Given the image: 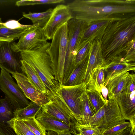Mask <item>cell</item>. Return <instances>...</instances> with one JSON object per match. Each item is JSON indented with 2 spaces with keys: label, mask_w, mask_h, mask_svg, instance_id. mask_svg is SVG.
<instances>
[{
  "label": "cell",
  "mask_w": 135,
  "mask_h": 135,
  "mask_svg": "<svg viewBox=\"0 0 135 135\" xmlns=\"http://www.w3.org/2000/svg\"><path fill=\"white\" fill-rule=\"evenodd\" d=\"M0 25L8 28L15 29L21 28L31 27L38 26V24L31 25H24L20 23L18 21L15 20H10L5 22H0Z\"/></svg>",
  "instance_id": "cell-36"
},
{
  "label": "cell",
  "mask_w": 135,
  "mask_h": 135,
  "mask_svg": "<svg viewBox=\"0 0 135 135\" xmlns=\"http://www.w3.org/2000/svg\"><path fill=\"white\" fill-rule=\"evenodd\" d=\"M41 108V106L31 101L26 107L15 110V118L21 119L35 118Z\"/></svg>",
  "instance_id": "cell-26"
},
{
  "label": "cell",
  "mask_w": 135,
  "mask_h": 135,
  "mask_svg": "<svg viewBox=\"0 0 135 135\" xmlns=\"http://www.w3.org/2000/svg\"><path fill=\"white\" fill-rule=\"evenodd\" d=\"M2 22L1 19L0 17V22ZM3 26L2 25H0V27H2Z\"/></svg>",
  "instance_id": "cell-43"
},
{
  "label": "cell",
  "mask_w": 135,
  "mask_h": 135,
  "mask_svg": "<svg viewBox=\"0 0 135 135\" xmlns=\"http://www.w3.org/2000/svg\"><path fill=\"white\" fill-rule=\"evenodd\" d=\"M0 89L16 110L25 108L30 103L9 73L3 69L0 74Z\"/></svg>",
  "instance_id": "cell-8"
},
{
  "label": "cell",
  "mask_w": 135,
  "mask_h": 135,
  "mask_svg": "<svg viewBox=\"0 0 135 135\" xmlns=\"http://www.w3.org/2000/svg\"><path fill=\"white\" fill-rule=\"evenodd\" d=\"M93 41L87 43L78 52L75 58V68L83 60L89 55Z\"/></svg>",
  "instance_id": "cell-33"
},
{
  "label": "cell",
  "mask_w": 135,
  "mask_h": 135,
  "mask_svg": "<svg viewBox=\"0 0 135 135\" xmlns=\"http://www.w3.org/2000/svg\"><path fill=\"white\" fill-rule=\"evenodd\" d=\"M21 119L35 135H46V131L35 117Z\"/></svg>",
  "instance_id": "cell-31"
},
{
  "label": "cell",
  "mask_w": 135,
  "mask_h": 135,
  "mask_svg": "<svg viewBox=\"0 0 135 135\" xmlns=\"http://www.w3.org/2000/svg\"><path fill=\"white\" fill-rule=\"evenodd\" d=\"M115 135H135V131L132 130L131 126L123 131Z\"/></svg>",
  "instance_id": "cell-39"
},
{
  "label": "cell",
  "mask_w": 135,
  "mask_h": 135,
  "mask_svg": "<svg viewBox=\"0 0 135 135\" xmlns=\"http://www.w3.org/2000/svg\"><path fill=\"white\" fill-rule=\"evenodd\" d=\"M7 124L17 135H35L20 119L14 118L8 122Z\"/></svg>",
  "instance_id": "cell-28"
},
{
  "label": "cell",
  "mask_w": 135,
  "mask_h": 135,
  "mask_svg": "<svg viewBox=\"0 0 135 135\" xmlns=\"http://www.w3.org/2000/svg\"><path fill=\"white\" fill-rule=\"evenodd\" d=\"M131 126L129 122L125 121L108 129L102 131L101 135H115Z\"/></svg>",
  "instance_id": "cell-34"
},
{
  "label": "cell",
  "mask_w": 135,
  "mask_h": 135,
  "mask_svg": "<svg viewBox=\"0 0 135 135\" xmlns=\"http://www.w3.org/2000/svg\"><path fill=\"white\" fill-rule=\"evenodd\" d=\"M135 43L134 39L130 42L125 52L123 58V60L127 63L135 64Z\"/></svg>",
  "instance_id": "cell-35"
},
{
  "label": "cell",
  "mask_w": 135,
  "mask_h": 135,
  "mask_svg": "<svg viewBox=\"0 0 135 135\" xmlns=\"http://www.w3.org/2000/svg\"><path fill=\"white\" fill-rule=\"evenodd\" d=\"M53 9L49 8L46 11L40 12H30L26 14L23 13V16L32 21L33 24H38V26L43 28L46 25L51 15Z\"/></svg>",
  "instance_id": "cell-25"
},
{
  "label": "cell",
  "mask_w": 135,
  "mask_h": 135,
  "mask_svg": "<svg viewBox=\"0 0 135 135\" xmlns=\"http://www.w3.org/2000/svg\"><path fill=\"white\" fill-rule=\"evenodd\" d=\"M105 65V61L102 54L100 40L95 39L92 41L84 82L87 85L92 71L95 68L103 66Z\"/></svg>",
  "instance_id": "cell-17"
},
{
  "label": "cell",
  "mask_w": 135,
  "mask_h": 135,
  "mask_svg": "<svg viewBox=\"0 0 135 135\" xmlns=\"http://www.w3.org/2000/svg\"><path fill=\"white\" fill-rule=\"evenodd\" d=\"M113 17L88 23L82 36L80 44L81 48L87 43L94 39L100 40L107 26Z\"/></svg>",
  "instance_id": "cell-16"
},
{
  "label": "cell",
  "mask_w": 135,
  "mask_h": 135,
  "mask_svg": "<svg viewBox=\"0 0 135 135\" xmlns=\"http://www.w3.org/2000/svg\"><path fill=\"white\" fill-rule=\"evenodd\" d=\"M14 40L13 38H6L0 37V42L4 41L12 42Z\"/></svg>",
  "instance_id": "cell-41"
},
{
  "label": "cell",
  "mask_w": 135,
  "mask_h": 135,
  "mask_svg": "<svg viewBox=\"0 0 135 135\" xmlns=\"http://www.w3.org/2000/svg\"><path fill=\"white\" fill-rule=\"evenodd\" d=\"M86 92L95 114L105 104H107L102 95L97 91L86 89Z\"/></svg>",
  "instance_id": "cell-27"
},
{
  "label": "cell",
  "mask_w": 135,
  "mask_h": 135,
  "mask_svg": "<svg viewBox=\"0 0 135 135\" xmlns=\"http://www.w3.org/2000/svg\"><path fill=\"white\" fill-rule=\"evenodd\" d=\"M135 75L130 74L122 92L130 93L135 91Z\"/></svg>",
  "instance_id": "cell-37"
},
{
  "label": "cell",
  "mask_w": 135,
  "mask_h": 135,
  "mask_svg": "<svg viewBox=\"0 0 135 135\" xmlns=\"http://www.w3.org/2000/svg\"><path fill=\"white\" fill-rule=\"evenodd\" d=\"M12 76L27 99L40 106L49 101L50 97L38 90L25 74L13 73Z\"/></svg>",
  "instance_id": "cell-14"
},
{
  "label": "cell",
  "mask_w": 135,
  "mask_h": 135,
  "mask_svg": "<svg viewBox=\"0 0 135 135\" xmlns=\"http://www.w3.org/2000/svg\"><path fill=\"white\" fill-rule=\"evenodd\" d=\"M134 39L135 12L119 14L112 18L100 39L105 65L114 58H123Z\"/></svg>",
  "instance_id": "cell-1"
},
{
  "label": "cell",
  "mask_w": 135,
  "mask_h": 135,
  "mask_svg": "<svg viewBox=\"0 0 135 135\" xmlns=\"http://www.w3.org/2000/svg\"><path fill=\"white\" fill-rule=\"evenodd\" d=\"M65 1L64 0H22L16 2V5L20 6L38 4H54L63 3L65 2Z\"/></svg>",
  "instance_id": "cell-32"
},
{
  "label": "cell",
  "mask_w": 135,
  "mask_h": 135,
  "mask_svg": "<svg viewBox=\"0 0 135 135\" xmlns=\"http://www.w3.org/2000/svg\"><path fill=\"white\" fill-rule=\"evenodd\" d=\"M50 98L48 102L41 106V110L68 125L75 127L78 122L62 101L55 95Z\"/></svg>",
  "instance_id": "cell-11"
},
{
  "label": "cell",
  "mask_w": 135,
  "mask_h": 135,
  "mask_svg": "<svg viewBox=\"0 0 135 135\" xmlns=\"http://www.w3.org/2000/svg\"><path fill=\"white\" fill-rule=\"evenodd\" d=\"M67 6L72 18L88 23L119 14L135 12V0H75Z\"/></svg>",
  "instance_id": "cell-2"
},
{
  "label": "cell",
  "mask_w": 135,
  "mask_h": 135,
  "mask_svg": "<svg viewBox=\"0 0 135 135\" xmlns=\"http://www.w3.org/2000/svg\"><path fill=\"white\" fill-rule=\"evenodd\" d=\"M86 89L87 85L84 82L72 86L60 84L54 94L62 101L71 114L80 124L82 119L80 106V99Z\"/></svg>",
  "instance_id": "cell-6"
},
{
  "label": "cell",
  "mask_w": 135,
  "mask_h": 135,
  "mask_svg": "<svg viewBox=\"0 0 135 135\" xmlns=\"http://www.w3.org/2000/svg\"><path fill=\"white\" fill-rule=\"evenodd\" d=\"M67 22L56 30L47 50L55 79L62 85L68 43Z\"/></svg>",
  "instance_id": "cell-5"
},
{
  "label": "cell",
  "mask_w": 135,
  "mask_h": 135,
  "mask_svg": "<svg viewBox=\"0 0 135 135\" xmlns=\"http://www.w3.org/2000/svg\"><path fill=\"white\" fill-rule=\"evenodd\" d=\"M129 74L128 72L122 73L111 78L105 83L104 85L108 91V100L115 98L122 92Z\"/></svg>",
  "instance_id": "cell-19"
},
{
  "label": "cell",
  "mask_w": 135,
  "mask_h": 135,
  "mask_svg": "<svg viewBox=\"0 0 135 135\" xmlns=\"http://www.w3.org/2000/svg\"><path fill=\"white\" fill-rule=\"evenodd\" d=\"M21 63L22 71L32 84L38 90L49 97L52 96L34 69L24 60H22Z\"/></svg>",
  "instance_id": "cell-20"
},
{
  "label": "cell",
  "mask_w": 135,
  "mask_h": 135,
  "mask_svg": "<svg viewBox=\"0 0 135 135\" xmlns=\"http://www.w3.org/2000/svg\"><path fill=\"white\" fill-rule=\"evenodd\" d=\"M50 43L48 42L37 49L20 52L22 59L35 71L47 89L54 95L60 84L55 77L52 64L47 50Z\"/></svg>",
  "instance_id": "cell-3"
},
{
  "label": "cell",
  "mask_w": 135,
  "mask_h": 135,
  "mask_svg": "<svg viewBox=\"0 0 135 135\" xmlns=\"http://www.w3.org/2000/svg\"><path fill=\"white\" fill-rule=\"evenodd\" d=\"M88 25L84 21L74 18L67 22L68 43L64 68V82L66 81L75 69L76 56L81 49L82 36Z\"/></svg>",
  "instance_id": "cell-4"
},
{
  "label": "cell",
  "mask_w": 135,
  "mask_h": 135,
  "mask_svg": "<svg viewBox=\"0 0 135 135\" xmlns=\"http://www.w3.org/2000/svg\"><path fill=\"white\" fill-rule=\"evenodd\" d=\"M13 42H0V68L12 74H24L22 69L20 52L14 50Z\"/></svg>",
  "instance_id": "cell-9"
},
{
  "label": "cell",
  "mask_w": 135,
  "mask_h": 135,
  "mask_svg": "<svg viewBox=\"0 0 135 135\" xmlns=\"http://www.w3.org/2000/svg\"><path fill=\"white\" fill-rule=\"evenodd\" d=\"M105 78L103 66L95 68L89 76L87 89L95 90L101 93V88L104 85Z\"/></svg>",
  "instance_id": "cell-22"
},
{
  "label": "cell",
  "mask_w": 135,
  "mask_h": 135,
  "mask_svg": "<svg viewBox=\"0 0 135 135\" xmlns=\"http://www.w3.org/2000/svg\"><path fill=\"white\" fill-rule=\"evenodd\" d=\"M135 91L130 93L122 92L116 98L123 119L129 121L132 130L135 131Z\"/></svg>",
  "instance_id": "cell-15"
},
{
  "label": "cell",
  "mask_w": 135,
  "mask_h": 135,
  "mask_svg": "<svg viewBox=\"0 0 135 135\" xmlns=\"http://www.w3.org/2000/svg\"><path fill=\"white\" fill-rule=\"evenodd\" d=\"M15 110L6 97L0 99V126L8 125L7 122L15 118Z\"/></svg>",
  "instance_id": "cell-23"
},
{
  "label": "cell",
  "mask_w": 135,
  "mask_h": 135,
  "mask_svg": "<svg viewBox=\"0 0 135 135\" xmlns=\"http://www.w3.org/2000/svg\"><path fill=\"white\" fill-rule=\"evenodd\" d=\"M89 55L83 60L73 70L69 78L63 85L72 86L79 85L84 82Z\"/></svg>",
  "instance_id": "cell-21"
},
{
  "label": "cell",
  "mask_w": 135,
  "mask_h": 135,
  "mask_svg": "<svg viewBox=\"0 0 135 135\" xmlns=\"http://www.w3.org/2000/svg\"><path fill=\"white\" fill-rule=\"evenodd\" d=\"M105 78V83L111 78L129 71L135 70V64L127 63L122 58L118 57L112 60L103 66Z\"/></svg>",
  "instance_id": "cell-18"
},
{
  "label": "cell",
  "mask_w": 135,
  "mask_h": 135,
  "mask_svg": "<svg viewBox=\"0 0 135 135\" xmlns=\"http://www.w3.org/2000/svg\"><path fill=\"white\" fill-rule=\"evenodd\" d=\"M0 135H17L13 129L10 127L5 128L2 131Z\"/></svg>",
  "instance_id": "cell-38"
},
{
  "label": "cell",
  "mask_w": 135,
  "mask_h": 135,
  "mask_svg": "<svg viewBox=\"0 0 135 135\" xmlns=\"http://www.w3.org/2000/svg\"><path fill=\"white\" fill-rule=\"evenodd\" d=\"M72 18L67 5L61 4L56 6L53 9L48 22L43 28L47 39H52L57 29Z\"/></svg>",
  "instance_id": "cell-13"
},
{
  "label": "cell",
  "mask_w": 135,
  "mask_h": 135,
  "mask_svg": "<svg viewBox=\"0 0 135 135\" xmlns=\"http://www.w3.org/2000/svg\"><path fill=\"white\" fill-rule=\"evenodd\" d=\"M46 135H60L59 134L52 131H47L46 132Z\"/></svg>",
  "instance_id": "cell-42"
},
{
  "label": "cell",
  "mask_w": 135,
  "mask_h": 135,
  "mask_svg": "<svg viewBox=\"0 0 135 135\" xmlns=\"http://www.w3.org/2000/svg\"><path fill=\"white\" fill-rule=\"evenodd\" d=\"M75 128L78 135H101L102 130L95 125H82L77 123Z\"/></svg>",
  "instance_id": "cell-30"
},
{
  "label": "cell",
  "mask_w": 135,
  "mask_h": 135,
  "mask_svg": "<svg viewBox=\"0 0 135 135\" xmlns=\"http://www.w3.org/2000/svg\"><path fill=\"white\" fill-rule=\"evenodd\" d=\"M48 40L43 28L37 26L29 29L23 33L17 43L14 42L13 47L17 52L35 50L44 45Z\"/></svg>",
  "instance_id": "cell-10"
},
{
  "label": "cell",
  "mask_w": 135,
  "mask_h": 135,
  "mask_svg": "<svg viewBox=\"0 0 135 135\" xmlns=\"http://www.w3.org/2000/svg\"><path fill=\"white\" fill-rule=\"evenodd\" d=\"M35 118L46 131H53L60 135L78 134L74 127L68 125L41 109L38 113Z\"/></svg>",
  "instance_id": "cell-12"
},
{
  "label": "cell",
  "mask_w": 135,
  "mask_h": 135,
  "mask_svg": "<svg viewBox=\"0 0 135 135\" xmlns=\"http://www.w3.org/2000/svg\"><path fill=\"white\" fill-rule=\"evenodd\" d=\"M80 106L82 114V119L80 124L88 125L94 114L86 91L81 96Z\"/></svg>",
  "instance_id": "cell-24"
},
{
  "label": "cell",
  "mask_w": 135,
  "mask_h": 135,
  "mask_svg": "<svg viewBox=\"0 0 135 135\" xmlns=\"http://www.w3.org/2000/svg\"><path fill=\"white\" fill-rule=\"evenodd\" d=\"M34 27H35L11 29L3 26L0 27V37L13 38L15 40L19 39L21 36L28 30Z\"/></svg>",
  "instance_id": "cell-29"
},
{
  "label": "cell",
  "mask_w": 135,
  "mask_h": 135,
  "mask_svg": "<svg viewBox=\"0 0 135 135\" xmlns=\"http://www.w3.org/2000/svg\"><path fill=\"white\" fill-rule=\"evenodd\" d=\"M108 100V104H105L93 116L88 125L96 126L103 131L125 121L115 98H112Z\"/></svg>",
  "instance_id": "cell-7"
},
{
  "label": "cell",
  "mask_w": 135,
  "mask_h": 135,
  "mask_svg": "<svg viewBox=\"0 0 135 135\" xmlns=\"http://www.w3.org/2000/svg\"><path fill=\"white\" fill-rule=\"evenodd\" d=\"M101 93L106 103L107 104L108 100V90L105 86H102L101 89Z\"/></svg>",
  "instance_id": "cell-40"
}]
</instances>
